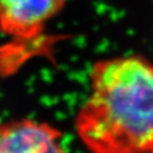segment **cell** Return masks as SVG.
<instances>
[{
    "instance_id": "obj_1",
    "label": "cell",
    "mask_w": 153,
    "mask_h": 153,
    "mask_svg": "<svg viewBox=\"0 0 153 153\" xmlns=\"http://www.w3.org/2000/svg\"><path fill=\"white\" fill-rule=\"evenodd\" d=\"M76 132L96 153H153V62L141 55L96 61Z\"/></svg>"
},
{
    "instance_id": "obj_2",
    "label": "cell",
    "mask_w": 153,
    "mask_h": 153,
    "mask_svg": "<svg viewBox=\"0 0 153 153\" xmlns=\"http://www.w3.org/2000/svg\"><path fill=\"white\" fill-rule=\"evenodd\" d=\"M67 0H0V33L19 42L41 38Z\"/></svg>"
},
{
    "instance_id": "obj_3",
    "label": "cell",
    "mask_w": 153,
    "mask_h": 153,
    "mask_svg": "<svg viewBox=\"0 0 153 153\" xmlns=\"http://www.w3.org/2000/svg\"><path fill=\"white\" fill-rule=\"evenodd\" d=\"M63 133L45 121L19 118L0 121V153H59Z\"/></svg>"
}]
</instances>
